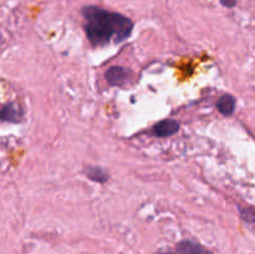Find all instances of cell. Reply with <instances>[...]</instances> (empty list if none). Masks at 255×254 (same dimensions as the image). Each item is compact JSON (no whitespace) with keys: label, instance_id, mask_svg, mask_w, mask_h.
I'll use <instances>...</instances> for the list:
<instances>
[{"label":"cell","instance_id":"7a4b0ae2","mask_svg":"<svg viewBox=\"0 0 255 254\" xmlns=\"http://www.w3.org/2000/svg\"><path fill=\"white\" fill-rule=\"evenodd\" d=\"M129 70L122 66H112L107 70L106 80L112 86H124L127 84L129 79Z\"/></svg>","mask_w":255,"mask_h":254},{"label":"cell","instance_id":"30bf717a","mask_svg":"<svg viewBox=\"0 0 255 254\" xmlns=\"http://www.w3.org/2000/svg\"><path fill=\"white\" fill-rule=\"evenodd\" d=\"M162 254H172V253H162Z\"/></svg>","mask_w":255,"mask_h":254},{"label":"cell","instance_id":"5b68a950","mask_svg":"<svg viewBox=\"0 0 255 254\" xmlns=\"http://www.w3.org/2000/svg\"><path fill=\"white\" fill-rule=\"evenodd\" d=\"M217 109L224 116H231L236 110V99L232 95H223L217 101Z\"/></svg>","mask_w":255,"mask_h":254},{"label":"cell","instance_id":"52a82bcc","mask_svg":"<svg viewBox=\"0 0 255 254\" xmlns=\"http://www.w3.org/2000/svg\"><path fill=\"white\" fill-rule=\"evenodd\" d=\"M86 174L90 179L99 182V183H105L109 179V174L101 167H87Z\"/></svg>","mask_w":255,"mask_h":254},{"label":"cell","instance_id":"ba28073f","mask_svg":"<svg viewBox=\"0 0 255 254\" xmlns=\"http://www.w3.org/2000/svg\"><path fill=\"white\" fill-rule=\"evenodd\" d=\"M241 214H242V218L246 219L247 222H249V223H255V212L253 209L251 208L242 209Z\"/></svg>","mask_w":255,"mask_h":254},{"label":"cell","instance_id":"8992f818","mask_svg":"<svg viewBox=\"0 0 255 254\" xmlns=\"http://www.w3.org/2000/svg\"><path fill=\"white\" fill-rule=\"evenodd\" d=\"M0 119L7 122H17L21 119V110L19 106L14 104L6 105L0 111Z\"/></svg>","mask_w":255,"mask_h":254},{"label":"cell","instance_id":"6da1fadb","mask_svg":"<svg viewBox=\"0 0 255 254\" xmlns=\"http://www.w3.org/2000/svg\"><path fill=\"white\" fill-rule=\"evenodd\" d=\"M82 15L86 36L95 46L124 41L133 30L132 20L120 12L90 5L82 9Z\"/></svg>","mask_w":255,"mask_h":254},{"label":"cell","instance_id":"277c9868","mask_svg":"<svg viewBox=\"0 0 255 254\" xmlns=\"http://www.w3.org/2000/svg\"><path fill=\"white\" fill-rule=\"evenodd\" d=\"M177 252L178 254H212L211 251L193 241H182L177 246Z\"/></svg>","mask_w":255,"mask_h":254},{"label":"cell","instance_id":"9c48e42d","mask_svg":"<svg viewBox=\"0 0 255 254\" xmlns=\"http://www.w3.org/2000/svg\"><path fill=\"white\" fill-rule=\"evenodd\" d=\"M221 2L224 5V6L233 7V6H236L237 0H221Z\"/></svg>","mask_w":255,"mask_h":254},{"label":"cell","instance_id":"3957f363","mask_svg":"<svg viewBox=\"0 0 255 254\" xmlns=\"http://www.w3.org/2000/svg\"><path fill=\"white\" fill-rule=\"evenodd\" d=\"M178 129L179 124L176 120H163V121L154 125L153 134L157 137H168L178 132Z\"/></svg>","mask_w":255,"mask_h":254}]
</instances>
